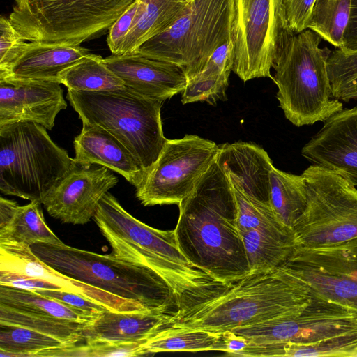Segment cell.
Segmentation results:
<instances>
[{
	"label": "cell",
	"mask_w": 357,
	"mask_h": 357,
	"mask_svg": "<svg viewBox=\"0 0 357 357\" xmlns=\"http://www.w3.org/2000/svg\"><path fill=\"white\" fill-rule=\"evenodd\" d=\"M178 206L174 234L192 266L226 287L249 274L234 190L217 157Z\"/></svg>",
	"instance_id": "6da1fadb"
},
{
	"label": "cell",
	"mask_w": 357,
	"mask_h": 357,
	"mask_svg": "<svg viewBox=\"0 0 357 357\" xmlns=\"http://www.w3.org/2000/svg\"><path fill=\"white\" fill-rule=\"evenodd\" d=\"M93 219L109 243L111 254L158 275L174 298L176 310L226 287L188 261L178 246L174 230H160L141 222L108 192L100 199Z\"/></svg>",
	"instance_id": "7a4b0ae2"
},
{
	"label": "cell",
	"mask_w": 357,
	"mask_h": 357,
	"mask_svg": "<svg viewBox=\"0 0 357 357\" xmlns=\"http://www.w3.org/2000/svg\"><path fill=\"white\" fill-rule=\"evenodd\" d=\"M315 295L282 267L249 273L213 296L176 310L170 326L222 333L298 314Z\"/></svg>",
	"instance_id": "3957f363"
},
{
	"label": "cell",
	"mask_w": 357,
	"mask_h": 357,
	"mask_svg": "<svg viewBox=\"0 0 357 357\" xmlns=\"http://www.w3.org/2000/svg\"><path fill=\"white\" fill-rule=\"evenodd\" d=\"M321 39L309 29L293 33L273 67L280 107L298 127L324 122L343 109L332 94L327 68L331 51L320 47Z\"/></svg>",
	"instance_id": "277c9868"
},
{
	"label": "cell",
	"mask_w": 357,
	"mask_h": 357,
	"mask_svg": "<svg viewBox=\"0 0 357 357\" xmlns=\"http://www.w3.org/2000/svg\"><path fill=\"white\" fill-rule=\"evenodd\" d=\"M67 98L82 121L102 127L123 143L147 176L167 141L161 101L126 86L100 91L68 89Z\"/></svg>",
	"instance_id": "5b68a950"
},
{
	"label": "cell",
	"mask_w": 357,
	"mask_h": 357,
	"mask_svg": "<svg viewBox=\"0 0 357 357\" xmlns=\"http://www.w3.org/2000/svg\"><path fill=\"white\" fill-rule=\"evenodd\" d=\"M46 128L33 122L0 126V191L42 204L76 165Z\"/></svg>",
	"instance_id": "8992f818"
},
{
	"label": "cell",
	"mask_w": 357,
	"mask_h": 357,
	"mask_svg": "<svg viewBox=\"0 0 357 357\" xmlns=\"http://www.w3.org/2000/svg\"><path fill=\"white\" fill-rule=\"evenodd\" d=\"M33 252L43 261L75 280L149 308L168 307L172 297L152 271L110 255H100L66 244L36 243Z\"/></svg>",
	"instance_id": "52a82bcc"
},
{
	"label": "cell",
	"mask_w": 357,
	"mask_h": 357,
	"mask_svg": "<svg viewBox=\"0 0 357 357\" xmlns=\"http://www.w3.org/2000/svg\"><path fill=\"white\" fill-rule=\"evenodd\" d=\"M233 7L234 0H193L170 26L135 53L181 66L188 81L231 39Z\"/></svg>",
	"instance_id": "ba28073f"
},
{
	"label": "cell",
	"mask_w": 357,
	"mask_h": 357,
	"mask_svg": "<svg viewBox=\"0 0 357 357\" xmlns=\"http://www.w3.org/2000/svg\"><path fill=\"white\" fill-rule=\"evenodd\" d=\"M134 0H14L8 19L29 42L80 45L106 30Z\"/></svg>",
	"instance_id": "9c48e42d"
},
{
	"label": "cell",
	"mask_w": 357,
	"mask_h": 357,
	"mask_svg": "<svg viewBox=\"0 0 357 357\" xmlns=\"http://www.w3.org/2000/svg\"><path fill=\"white\" fill-rule=\"evenodd\" d=\"M307 205L292 229L296 247L331 245L357 238V188L346 177L311 165L302 173Z\"/></svg>",
	"instance_id": "30bf717a"
},
{
	"label": "cell",
	"mask_w": 357,
	"mask_h": 357,
	"mask_svg": "<svg viewBox=\"0 0 357 357\" xmlns=\"http://www.w3.org/2000/svg\"><path fill=\"white\" fill-rule=\"evenodd\" d=\"M293 32L284 0H234L232 71L246 82L271 77V69Z\"/></svg>",
	"instance_id": "8fae6325"
},
{
	"label": "cell",
	"mask_w": 357,
	"mask_h": 357,
	"mask_svg": "<svg viewBox=\"0 0 357 357\" xmlns=\"http://www.w3.org/2000/svg\"><path fill=\"white\" fill-rule=\"evenodd\" d=\"M219 145L198 135L167 139L136 197L144 206L178 205L216 159Z\"/></svg>",
	"instance_id": "7c38bea8"
},
{
	"label": "cell",
	"mask_w": 357,
	"mask_h": 357,
	"mask_svg": "<svg viewBox=\"0 0 357 357\" xmlns=\"http://www.w3.org/2000/svg\"><path fill=\"white\" fill-rule=\"evenodd\" d=\"M234 333L249 344H306L357 334V312L316 294L300 313L236 328Z\"/></svg>",
	"instance_id": "4fadbf2b"
},
{
	"label": "cell",
	"mask_w": 357,
	"mask_h": 357,
	"mask_svg": "<svg viewBox=\"0 0 357 357\" xmlns=\"http://www.w3.org/2000/svg\"><path fill=\"white\" fill-rule=\"evenodd\" d=\"M281 267L317 295L357 312V238L331 245L295 247Z\"/></svg>",
	"instance_id": "5bb4252c"
},
{
	"label": "cell",
	"mask_w": 357,
	"mask_h": 357,
	"mask_svg": "<svg viewBox=\"0 0 357 357\" xmlns=\"http://www.w3.org/2000/svg\"><path fill=\"white\" fill-rule=\"evenodd\" d=\"M112 172L100 165L76 164L42 204L50 215L63 223L86 224L102 196L118 183Z\"/></svg>",
	"instance_id": "9a60e30c"
},
{
	"label": "cell",
	"mask_w": 357,
	"mask_h": 357,
	"mask_svg": "<svg viewBox=\"0 0 357 357\" xmlns=\"http://www.w3.org/2000/svg\"><path fill=\"white\" fill-rule=\"evenodd\" d=\"M66 107L59 82L0 78V126L29 121L51 130Z\"/></svg>",
	"instance_id": "2e32d148"
},
{
	"label": "cell",
	"mask_w": 357,
	"mask_h": 357,
	"mask_svg": "<svg viewBox=\"0 0 357 357\" xmlns=\"http://www.w3.org/2000/svg\"><path fill=\"white\" fill-rule=\"evenodd\" d=\"M312 165L335 172L357 187V106L342 109L324 122L303 146Z\"/></svg>",
	"instance_id": "e0dca14e"
},
{
	"label": "cell",
	"mask_w": 357,
	"mask_h": 357,
	"mask_svg": "<svg viewBox=\"0 0 357 357\" xmlns=\"http://www.w3.org/2000/svg\"><path fill=\"white\" fill-rule=\"evenodd\" d=\"M0 271L43 279L64 290L95 300L114 311L148 309L143 304L115 296L68 276L40 259L31 245L17 241H0Z\"/></svg>",
	"instance_id": "ac0fdd59"
},
{
	"label": "cell",
	"mask_w": 357,
	"mask_h": 357,
	"mask_svg": "<svg viewBox=\"0 0 357 357\" xmlns=\"http://www.w3.org/2000/svg\"><path fill=\"white\" fill-rule=\"evenodd\" d=\"M104 60L126 87L162 102L182 93L187 84L183 69L172 63L137 53L112 54Z\"/></svg>",
	"instance_id": "d6986e66"
},
{
	"label": "cell",
	"mask_w": 357,
	"mask_h": 357,
	"mask_svg": "<svg viewBox=\"0 0 357 357\" xmlns=\"http://www.w3.org/2000/svg\"><path fill=\"white\" fill-rule=\"evenodd\" d=\"M82 122V130L74 139L75 162L82 166H105L123 176L135 188L140 187L146 176L128 149L102 127Z\"/></svg>",
	"instance_id": "ffe728a7"
},
{
	"label": "cell",
	"mask_w": 357,
	"mask_h": 357,
	"mask_svg": "<svg viewBox=\"0 0 357 357\" xmlns=\"http://www.w3.org/2000/svg\"><path fill=\"white\" fill-rule=\"evenodd\" d=\"M217 161L232 187L250 197L270 203V175L274 166L263 148L245 142L222 144L219 145Z\"/></svg>",
	"instance_id": "44dd1931"
},
{
	"label": "cell",
	"mask_w": 357,
	"mask_h": 357,
	"mask_svg": "<svg viewBox=\"0 0 357 357\" xmlns=\"http://www.w3.org/2000/svg\"><path fill=\"white\" fill-rule=\"evenodd\" d=\"M167 309L168 307L136 311L108 310L84 326L83 340L144 343L170 325L172 313Z\"/></svg>",
	"instance_id": "7402d4cb"
},
{
	"label": "cell",
	"mask_w": 357,
	"mask_h": 357,
	"mask_svg": "<svg viewBox=\"0 0 357 357\" xmlns=\"http://www.w3.org/2000/svg\"><path fill=\"white\" fill-rule=\"evenodd\" d=\"M80 45L29 42L0 78L60 82L59 74L89 54Z\"/></svg>",
	"instance_id": "603a6c76"
},
{
	"label": "cell",
	"mask_w": 357,
	"mask_h": 357,
	"mask_svg": "<svg viewBox=\"0 0 357 357\" xmlns=\"http://www.w3.org/2000/svg\"><path fill=\"white\" fill-rule=\"evenodd\" d=\"M234 61V47L230 39L211 54L196 75L187 81L182 92V103L206 102L215 105L218 101L226 100Z\"/></svg>",
	"instance_id": "cb8c5ba5"
},
{
	"label": "cell",
	"mask_w": 357,
	"mask_h": 357,
	"mask_svg": "<svg viewBox=\"0 0 357 357\" xmlns=\"http://www.w3.org/2000/svg\"><path fill=\"white\" fill-rule=\"evenodd\" d=\"M193 0H139L137 13L119 55L131 54L170 26Z\"/></svg>",
	"instance_id": "d4e9b609"
},
{
	"label": "cell",
	"mask_w": 357,
	"mask_h": 357,
	"mask_svg": "<svg viewBox=\"0 0 357 357\" xmlns=\"http://www.w3.org/2000/svg\"><path fill=\"white\" fill-rule=\"evenodd\" d=\"M241 234L249 265V273L268 272L280 268L296 247L292 228L251 229Z\"/></svg>",
	"instance_id": "484cf974"
},
{
	"label": "cell",
	"mask_w": 357,
	"mask_h": 357,
	"mask_svg": "<svg viewBox=\"0 0 357 357\" xmlns=\"http://www.w3.org/2000/svg\"><path fill=\"white\" fill-rule=\"evenodd\" d=\"M142 349L146 355L180 351L225 352V344L222 333L169 325L144 342Z\"/></svg>",
	"instance_id": "4316f807"
},
{
	"label": "cell",
	"mask_w": 357,
	"mask_h": 357,
	"mask_svg": "<svg viewBox=\"0 0 357 357\" xmlns=\"http://www.w3.org/2000/svg\"><path fill=\"white\" fill-rule=\"evenodd\" d=\"M0 306L36 316L88 324L93 320L82 311L33 291L0 285Z\"/></svg>",
	"instance_id": "83f0119b"
},
{
	"label": "cell",
	"mask_w": 357,
	"mask_h": 357,
	"mask_svg": "<svg viewBox=\"0 0 357 357\" xmlns=\"http://www.w3.org/2000/svg\"><path fill=\"white\" fill-rule=\"evenodd\" d=\"M269 202L278 220L292 228L307 205L303 176L287 173L273 167L270 175Z\"/></svg>",
	"instance_id": "f1b7e54d"
},
{
	"label": "cell",
	"mask_w": 357,
	"mask_h": 357,
	"mask_svg": "<svg viewBox=\"0 0 357 357\" xmlns=\"http://www.w3.org/2000/svg\"><path fill=\"white\" fill-rule=\"evenodd\" d=\"M59 79L68 89L75 91H100L125 86L107 66L104 58L91 53L63 70Z\"/></svg>",
	"instance_id": "f546056e"
},
{
	"label": "cell",
	"mask_w": 357,
	"mask_h": 357,
	"mask_svg": "<svg viewBox=\"0 0 357 357\" xmlns=\"http://www.w3.org/2000/svg\"><path fill=\"white\" fill-rule=\"evenodd\" d=\"M0 241L22 242L29 245L40 243L65 244L47 225L41 203L38 201L19 206L10 223L0 229Z\"/></svg>",
	"instance_id": "4dcf8cb0"
},
{
	"label": "cell",
	"mask_w": 357,
	"mask_h": 357,
	"mask_svg": "<svg viewBox=\"0 0 357 357\" xmlns=\"http://www.w3.org/2000/svg\"><path fill=\"white\" fill-rule=\"evenodd\" d=\"M260 357H357V334L344 335L306 344H261L257 347Z\"/></svg>",
	"instance_id": "1f68e13d"
},
{
	"label": "cell",
	"mask_w": 357,
	"mask_h": 357,
	"mask_svg": "<svg viewBox=\"0 0 357 357\" xmlns=\"http://www.w3.org/2000/svg\"><path fill=\"white\" fill-rule=\"evenodd\" d=\"M66 345L61 340L36 330L0 324L1 357H36L40 351Z\"/></svg>",
	"instance_id": "d6a6232c"
},
{
	"label": "cell",
	"mask_w": 357,
	"mask_h": 357,
	"mask_svg": "<svg viewBox=\"0 0 357 357\" xmlns=\"http://www.w3.org/2000/svg\"><path fill=\"white\" fill-rule=\"evenodd\" d=\"M351 0H316L307 28L336 48H341Z\"/></svg>",
	"instance_id": "836d02e7"
},
{
	"label": "cell",
	"mask_w": 357,
	"mask_h": 357,
	"mask_svg": "<svg viewBox=\"0 0 357 357\" xmlns=\"http://www.w3.org/2000/svg\"><path fill=\"white\" fill-rule=\"evenodd\" d=\"M0 324L15 325L38 331L70 345L83 340L82 331L86 324L36 316L0 306Z\"/></svg>",
	"instance_id": "e575fe53"
},
{
	"label": "cell",
	"mask_w": 357,
	"mask_h": 357,
	"mask_svg": "<svg viewBox=\"0 0 357 357\" xmlns=\"http://www.w3.org/2000/svg\"><path fill=\"white\" fill-rule=\"evenodd\" d=\"M83 344L78 342L56 349L44 351L43 356H89L125 357L146 356L139 342H117L85 339Z\"/></svg>",
	"instance_id": "d590c367"
},
{
	"label": "cell",
	"mask_w": 357,
	"mask_h": 357,
	"mask_svg": "<svg viewBox=\"0 0 357 357\" xmlns=\"http://www.w3.org/2000/svg\"><path fill=\"white\" fill-rule=\"evenodd\" d=\"M232 188L236 204L237 222L241 232L251 229L291 228L278 220L270 203L260 202L245 195L234 187Z\"/></svg>",
	"instance_id": "8d00e7d4"
},
{
	"label": "cell",
	"mask_w": 357,
	"mask_h": 357,
	"mask_svg": "<svg viewBox=\"0 0 357 357\" xmlns=\"http://www.w3.org/2000/svg\"><path fill=\"white\" fill-rule=\"evenodd\" d=\"M327 68L333 98L357 82V50L337 48L331 51Z\"/></svg>",
	"instance_id": "74e56055"
},
{
	"label": "cell",
	"mask_w": 357,
	"mask_h": 357,
	"mask_svg": "<svg viewBox=\"0 0 357 357\" xmlns=\"http://www.w3.org/2000/svg\"><path fill=\"white\" fill-rule=\"evenodd\" d=\"M0 72L8 69L27 45L26 38L15 28L10 20L0 19Z\"/></svg>",
	"instance_id": "f35d334b"
},
{
	"label": "cell",
	"mask_w": 357,
	"mask_h": 357,
	"mask_svg": "<svg viewBox=\"0 0 357 357\" xmlns=\"http://www.w3.org/2000/svg\"><path fill=\"white\" fill-rule=\"evenodd\" d=\"M41 295L56 299L90 317L93 321L109 310L105 305L79 294L62 289L33 291Z\"/></svg>",
	"instance_id": "ab89813d"
},
{
	"label": "cell",
	"mask_w": 357,
	"mask_h": 357,
	"mask_svg": "<svg viewBox=\"0 0 357 357\" xmlns=\"http://www.w3.org/2000/svg\"><path fill=\"white\" fill-rule=\"evenodd\" d=\"M139 0H134L109 29L107 38L112 54L119 55L123 43L137 13Z\"/></svg>",
	"instance_id": "60d3db41"
},
{
	"label": "cell",
	"mask_w": 357,
	"mask_h": 357,
	"mask_svg": "<svg viewBox=\"0 0 357 357\" xmlns=\"http://www.w3.org/2000/svg\"><path fill=\"white\" fill-rule=\"evenodd\" d=\"M316 0H284L286 18L289 29L300 33L307 24Z\"/></svg>",
	"instance_id": "b9f144b4"
},
{
	"label": "cell",
	"mask_w": 357,
	"mask_h": 357,
	"mask_svg": "<svg viewBox=\"0 0 357 357\" xmlns=\"http://www.w3.org/2000/svg\"><path fill=\"white\" fill-rule=\"evenodd\" d=\"M0 285L30 291L62 289L61 287L35 277L0 271Z\"/></svg>",
	"instance_id": "7bdbcfd3"
},
{
	"label": "cell",
	"mask_w": 357,
	"mask_h": 357,
	"mask_svg": "<svg viewBox=\"0 0 357 357\" xmlns=\"http://www.w3.org/2000/svg\"><path fill=\"white\" fill-rule=\"evenodd\" d=\"M341 48L349 51L357 50V0L351 1L349 22Z\"/></svg>",
	"instance_id": "ee69618b"
},
{
	"label": "cell",
	"mask_w": 357,
	"mask_h": 357,
	"mask_svg": "<svg viewBox=\"0 0 357 357\" xmlns=\"http://www.w3.org/2000/svg\"><path fill=\"white\" fill-rule=\"evenodd\" d=\"M225 344V353L228 356H237L248 345V340L231 331H227L222 333Z\"/></svg>",
	"instance_id": "f6af8a7d"
},
{
	"label": "cell",
	"mask_w": 357,
	"mask_h": 357,
	"mask_svg": "<svg viewBox=\"0 0 357 357\" xmlns=\"http://www.w3.org/2000/svg\"><path fill=\"white\" fill-rule=\"evenodd\" d=\"M18 207L15 201L0 197V229L10 223Z\"/></svg>",
	"instance_id": "bcb514c9"
}]
</instances>
